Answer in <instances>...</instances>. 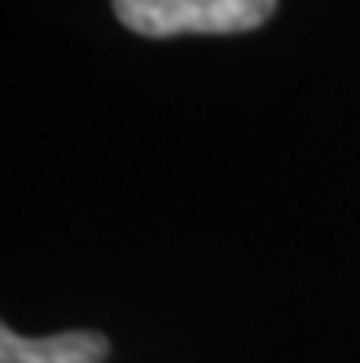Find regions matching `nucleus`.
<instances>
[{"label": "nucleus", "mask_w": 360, "mask_h": 363, "mask_svg": "<svg viewBox=\"0 0 360 363\" xmlns=\"http://www.w3.org/2000/svg\"><path fill=\"white\" fill-rule=\"evenodd\" d=\"M276 0H114L121 26L140 37L180 33H243L258 30Z\"/></svg>", "instance_id": "nucleus-1"}, {"label": "nucleus", "mask_w": 360, "mask_h": 363, "mask_svg": "<svg viewBox=\"0 0 360 363\" xmlns=\"http://www.w3.org/2000/svg\"><path fill=\"white\" fill-rule=\"evenodd\" d=\"M111 341L96 330H67L52 337H18L0 330V363H103Z\"/></svg>", "instance_id": "nucleus-2"}]
</instances>
